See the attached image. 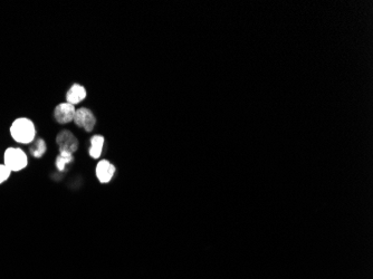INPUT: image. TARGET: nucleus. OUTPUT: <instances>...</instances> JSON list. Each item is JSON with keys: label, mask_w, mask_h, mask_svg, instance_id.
<instances>
[{"label": "nucleus", "mask_w": 373, "mask_h": 279, "mask_svg": "<svg viewBox=\"0 0 373 279\" xmlns=\"http://www.w3.org/2000/svg\"><path fill=\"white\" fill-rule=\"evenodd\" d=\"M74 161V156L69 152H59V156L56 158V167L59 171H64L67 164H71Z\"/></svg>", "instance_id": "10"}, {"label": "nucleus", "mask_w": 373, "mask_h": 279, "mask_svg": "<svg viewBox=\"0 0 373 279\" xmlns=\"http://www.w3.org/2000/svg\"><path fill=\"white\" fill-rule=\"evenodd\" d=\"M47 151L46 142L43 139H35L33 147H30V153L34 158H42Z\"/></svg>", "instance_id": "9"}, {"label": "nucleus", "mask_w": 373, "mask_h": 279, "mask_svg": "<svg viewBox=\"0 0 373 279\" xmlns=\"http://www.w3.org/2000/svg\"><path fill=\"white\" fill-rule=\"evenodd\" d=\"M56 143L59 147V152H69L74 154L79 149V141L71 131H60L56 136Z\"/></svg>", "instance_id": "3"}, {"label": "nucleus", "mask_w": 373, "mask_h": 279, "mask_svg": "<svg viewBox=\"0 0 373 279\" xmlns=\"http://www.w3.org/2000/svg\"><path fill=\"white\" fill-rule=\"evenodd\" d=\"M75 112H76V109L74 105L69 104V103L67 102L60 103V104H58L55 107L54 117L56 121H57L59 124H67V123H71L74 120V117H75Z\"/></svg>", "instance_id": "5"}, {"label": "nucleus", "mask_w": 373, "mask_h": 279, "mask_svg": "<svg viewBox=\"0 0 373 279\" xmlns=\"http://www.w3.org/2000/svg\"><path fill=\"white\" fill-rule=\"evenodd\" d=\"M73 122L77 126L83 127L86 132H92L95 127V124H96V118L94 117L92 111L86 109V107H81V109L76 110Z\"/></svg>", "instance_id": "4"}, {"label": "nucleus", "mask_w": 373, "mask_h": 279, "mask_svg": "<svg viewBox=\"0 0 373 279\" xmlns=\"http://www.w3.org/2000/svg\"><path fill=\"white\" fill-rule=\"evenodd\" d=\"M3 164L11 172H19L28 165V157L20 148H8L3 154Z\"/></svg>", "instance_id": "2"}, {"label": "nucleus", "mask_w": 373, "mask_h": 279, "mask_svg": "<svg viewBox=\"0 0 373 279\" xmlns=\"http://www.w3.org/2000/svg\"><path fill=\"white\" fill-rule=\"evenodd\" d=\"M11 171L5 164H0V184L6 182L10 178Z\"/></svg>", "instance_id": "11"}, {"label": "nucleus", "mask_w": 373, "mask_h": 279, "mask_svg": "<svg viewBox=\"0 0 373 279\" xmlns=\"http://www.w3.org/2000/svg\"><path fill=\"white\" fill-rule=\"evenodd\" d=\"M104 147V136L103 135H93L91 137V149L90 156L93 159H98L101 157Z\"/></svg>", "instance_id": "8"}, {"label": "nucleus", "mask_w": 373, "mask_h": 279, "mask_svg": "<svg viewBox=\"0 0 373 279\" xmlns=\"http://www.w3.org/2000/svg\"><path fill=\"white\" fill-rule=\"evenodd\" d=\"M9 132L14 141L20 144H30L36 139V126L32 120L27 118L16 119Z\"/></svg>", "instance_id": "1"}, {"label": "nucleus", "mask_w": 373, "mask_h": 279, "mask_svg": "<svg viewBox=\"0 0 373 279\" xmlns=\"http://www.w3.org/2000/svg\"><path fill=\"white\" fill-rule=\"evenodd\" d=\"M95 173H96V178L101 183H108L114 177L115 173V166L112 164L110 161L107 160H101L96 165L95 169Z\"/></svg>", "instance_id": "6"}, {"label": "nucleus", "mask_w": 373, "mask_h": 279, "mask_svg": "<svg viewBox=\"0 0 373 279\" xmlns=\"http://www.w3.org/2000/svg\"><path fill=\"white\" fill-rule=\"evenodd\" d=\"M86 94L88 93H86L84 86H82L80 84H74L66 94V102L75 106L76 104H79V103L85 100Z\"/></svg>", "instance_id": "7"}]
</instances>
